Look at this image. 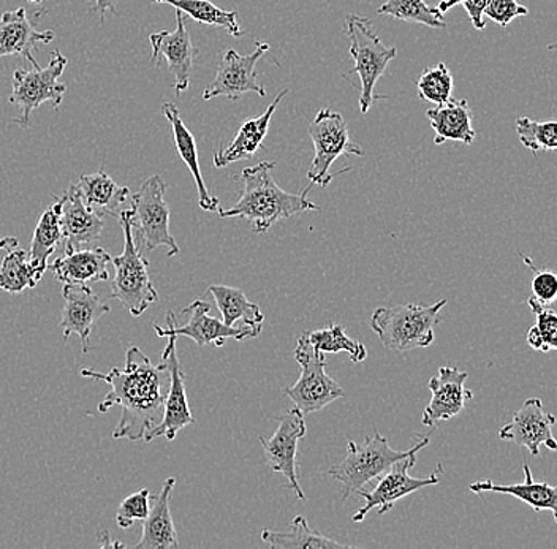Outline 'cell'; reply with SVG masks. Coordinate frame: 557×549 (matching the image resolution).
Returning a JSON list of instances; mask_svg holds the SVG:
<instances>
[{
  "instance_id": "cell-1",
  "label": "cell",
  "mask_w": 557,
  "mask_h": 549,
  "mask_svg": "<svg viewBox=\"0 0 557 549\" xmlns=\"http://www.w3.org/2000/svg\"><path fill=\"white\" fill-rule=\"evenodd\" d=\"M82 375L110 385L111 391L100 402L99 412L107 413L114 405L122 409L114 439L138 442L162 422L170 388V370L165 361L156 366L138 347L132 346L125 353L124 371L113 367L110 373L102 374L82 370Z\"/></svg>"
},
{
  "instance_id": "cell-2",
  "label": "cell",
  "mask_w": 557,
  "mask_h": 549,
  "mask_svg": "<svg viewBox=\"0 0 557 549\" xmlns=\"http://www.w3.org/2000/svg\"><path fill=\"white\" fill-rule=\"evenodd\" d=\"M276 169V162L257 163L256 166L243 170L242 180L244 184L243 196L238 203L226 210H219L222 219L242 217L252 224L253 233L263 235L270 230L278 221L292 217V215L306 213V211H319L315 203L306 198L308 190L301 196L285 192L277 186L271 170Z\"/></svg>"
},
{
  "instance_id": "cell-3",
  "label": "cell",
  "mask_w": 557,
  "mask_h": 549,
  "mask_svg": "<svg viewBox=\"0 0 557 549\" xmlns=\"http://www.w3.org/2000/svg\"><path fill=\"white\" fill-rule=\"evenodd\" d=\"M430 436L420 437L409 450H395L388 440L374 429L372 436H366L363 444L348 442L347 457L330 469V475L343 485V499L360 491L366 483L382 477L393 464L418 453L430 444Z\"/></svg>"
},
{
  "instance_id": "cell-4",
  "label": "cell",
  "mask_w": 557,
  "mask_h": 549,
  "mask_svg": "<svg viewBox=\"0 0 557 549\" xmlns=\"http://www.w3.org/2000/svg\"><path fill=\"white\" fill-rule=\"evenodd\" d=\"M447 300L435 304H400L393 308L375 309L371 317V328L383 346L396 352H409L424 349L434 342L435 326L438 325V312Z\"/></svg>"
},
{
  "instance_id": "cell-5",
  "label": "cell",
  "mask_w": 557,
  "mask_h": 549,
  "mask_svg": "<svg viewBox=\"0 0 557 549\" xmlns=\"http://www.w3.org/2000/svg\"><path fill=\"white\" fill-rule=\"evenodd\" d=\"M120 224L124 232V250L111 259L116 274L111 280V298H116L134 317L145 314L149 305L159 301L154 284L149 277V262L139 252L135 239L132 210L122 211Z\"/></svg>"
},
{
  "instance_id": "cell-6",
  "label": "cell",
  "mask_w": 557,
  "mask_h": 549,
  "mask_svg": "<svg viewBox=\"0 0 557 549\" xmlns=\"http://www.w3.org/2000/svg\"><path fill=\"white\" fill-rule=\"evenodd\" d=\"M346 33L355 62L351 73H357L361 82L360 110L366 114L374 100L382 99L374 93L375 85L385 75L389 62L398 55V48L383 43L374 24L366 16L348 15Z\"/></svg>"
},
{
  "instance_id": "cell-7",
  "label": "cell",
  "mask_w": 557,
  "mask_h": 549,
  "mask_svg": "<svg viewBox=\"0 0 557 549\" xmlns=\"http://www.w3.org/2000/svg\"><path fill=\"white\" fill-rule=\"evenodd\" d=\"M69 61L59 50L52 51L47 67H33V71L17 68L13 73V90L10 93V103L20 108V114L13 117L12 124L21 128H29L30 114L44 103L61 107L67 86L59 82Z\"/></svg>"
},
{
  "instance_id": "cell-8",
  "label": "cell",
  "mask_w": 557,
  "mask_h": 549,
  "mask_svg": "<svg viewBox=\"0 0 557 549\" xmlns=\"http://www.w3.org/2000/svg\"><path fill=\"white\" fill-rule=\"evenodd\" d=\"M294 357L301 366V375L292 387L284 388L295 408L302 413L320 412L337 399L346 398V391L326 373L325 353L313 349L305 333L298 337Z\"/></svg>"
},
{
  "instance_id": "cell-9",
  "label": "cell",
  "mask_w": 557,
  "mask_h": 549,
  "mask_svg": "<svg viewBox=\"0 0 557 549\" xmlns=\"http://www.w3.org/2000/svg\"><path fill=\"white\" fill-rule=\"evenodd\" d=\"M309 135L313 142V160L309 166L308 179L312 186L326 187L333 180L331 166L343 155H364L363 148L348 134L343 114L323 108L309 124Z\"/></svg>"
},
{
  "instance_id": "cell-10",
  "label": "cell",
  "mask_w": 557,
  "mask_h": 549,
  "mask_svg": "<svg viewBox=\"0 0 557 549\" xmlns=\"http://www.w3.org/2000/svg\"><path fill=\"white\" fill-rule=\"evenodd\" d=\"M166 184L162 177H148L132 196V222L138 239L148 250L169 249V257L180 253L176 241L170 233V208L165 201Z\"/></svg>"
},
{
  "instance_id": "cell-11",
  "label": "cell",
  "mask_w": 557,
  "mask_h": 549,
  "mask_svg": "<svg viewBox=\"0 0 557 549\" xmlns=\"http://www.w3.org/2000/svg\"><path fill=\"white\" fill-rule=\"evenodd\" d=\"M209 311H211L209 302L195 300L181 312V314H190V320L186 325L177 326L173 312H169L166 314L169 326L162 328V326L154 325L156 335L159 337H190L198 347H205L208 344H214L215 347H224L226 339H256L257 333L249 328V326L225 325L224 320L211 317Z\"/></svg>"
},
{
  "instance_id": "cell-12",
  "label": "cell",
  "mask_w": 557,
  "mask_h": 549,
  "mask_svg": "<svg viewBox=\"0 0 557 549\" xmlns=\"http://www.w3.org/2000/svg\"><path fill=\"white\" fill-rule=\"evenodd\" d=\"M278 427L276 433L268 439L260 436V444L263 447L264 460L268 467L274 474H282L288 479V488L295 492L299 500H306L305 492L299 486L298 474H296V453L298 442L306 436L305 413L298 408L288 410L284 415L277 416Z\"/></svg>"
},
{
  "instance_id": "cell-13",
  "label": "cell",
  "mask_w": 557,
  "mask_h": 549,
  "mask_svg": "<svg viewBox=\"0 0 557 549\" xmlns=\"http://www.w3.org/2000/svg\"><path fill=\"white\" fill-rule=\"evenodd\" d=\"M416 462L417 453L410 454V457L404 458V460L393 464L392 467L382 475L377 486H375L372 491H363V489H360L358 492H360V496L366 500V506L354 514V517H351L354 523L364 521V517L368 516V513L371 512L372 509H379V514L382 516V514L388 513L403 497L413 495V492L428 488V486L437 485L438 479H441L438 478L441 467L437 469L435 474H431L430 477L416 478L409 474L410 469L416 465Z\"/></svg>"
},
{
  "instance_id": "cell-14",
  "label": "cell",
  "mask_w": 557,
  "mask_h": 549,
  "mask_svg": "<svg viewBox=\"0 0 557 549\" xmlns=\"http://www.w3.org/2000/svg\"><path fill=\"white\" fill-rule=\"evenodd\" d=\"M267 51H270V45L264 41H259L256 50L246 55L236 53L235 50H226L222 54L214 82L205 89L203 99L226 97L230 100H238L247 92L259 93L260 97L267 96V89L257 82L256 72L257 62Z\"/></svg>"
},
{
  "instance_id": "cell-15",
  "label": "cell",
  "mask_w": 557,
  "mask_h": 549,
  "mask_svg": "<svg viewBox=\"0 0 557 549\" xmlns=\"http://www.w3.org/2000/svg\"><path fill=\"white\" fill-rule=\"evenodd\" d=\"M169 344L162 353V360L165 361L170 370V388L165 398V410L163 419L159 425L148 431L145 436V442H152L157 437H165L166 440L176 439L177 433L184 427L194 425L195 419L191 415L189 401L186 392V374L183 373L180 360L176 353V336H169Z\"/></svg>"
},
{
  "instance_id": "cell-16",
  "label": "cell",
  "mask_w": 557,
  "mask_h": 549,
  "mask_svg": "<svg viewBox=\"0 0 557 549\" xmlns=\"http://www.w3.org/2000/svg\"><path fill=\"white\" fill-rule=\"evenodd\" d=\"M152 47V64L159 67L165 59L169 71L174 76V90L177 96L189 89L191 71H194L195 50L184 13L176 10V30H160L149 36Z\"/></svg>"
},
{
  "instance_id": "cell-17",
  "label": "cell",
  "mask_w": 557,
  "mask_h": 549,
  "mask_svg": "<svg viewBox=\"0 0 557 549\" xmlns=\"http://www.w3.org/2000/svg\"><path fill=\"white\" fill-rule=\"evenodd\" d=\"M556 422V416L546 412L539 398H529L515 413L511 423L500 427L499 437L507 442L525 447L532 457H539L542 445L548 450L557 451V440L553 436Z\"/></svg>"
},
{
  "instance_id": "cell-18",
  "label": "cell",
  "mask_w": 557,
  "mask_h": 549,
  "mask_svg": "<svg viewBox=\"0 0 557 549\" xmlns=\"http://www.w3.org/2000/svg\"><path fill=\"white\" fill-rule=\"evenodd\" d=\"M468 377L469 374L458 367L444 366L438 370V374L428 384L433 396L421 419L424 426L437 427L465 410L466 402L473 399V392L465 387Z\"/></svg>"
},
{
  "instance_id": "cell-19",
  "label": "cell",
  "mask_w": 557,
  "mask_h": 549,
  "mask_svg": "<svg viewBox=\"0 0 557 549\" xmlns=\"http://www.w3.org/2000/svg\"><path fill=\"white\" fill-rule=\"evenodd\" d=\"M65 305L62 311L61 328L64 339L76 335L82 339L83 352H89V337L94 325L110 312V305L97 297L89 285L65 284L62 287Z\"/></svg>"
},
{
  "instance_id": "cell-20",
  "label": "cell",
  "mask_w": 557,
  "mask_h": 549,
  "mask_svg": "<svg viewBox=\"0 0 557 549\" xmlns=\"http://www.w3.org/2000/svg\"><path fill=\"white\" fill-rule=\"evenodd\" d=\"M59 201L65 253L82 249L83 246L96 245L104 228L103 215L86 207L76 184H70L67 192Z\"/></svg>"
},
{
  "instance_id": "cell-21",
  "label": "cell",
  "mask_w": 557,
  "mask_h": 549,
  "mask_svg": "<svg viewBox=\"0 0 557 549\" xmlns=\"http://www.w3.org/2000/svg\"><path fill=\"white\" fill-rule=\"evenodd\" d=\"M54 37L52 30H38L23 7L0 16V58L21 55L33 67H38L34 50L38 45L51 43Z\"/></svg>"
},
{
  "instance_id": "cell-22",
  "label": "cell",
  "mask_w": 557,
  "mask_h": 549,
  "mask_svg": "<svg viewBox=\"0 0 557 549\" xmlns=\"http://www.w3.org/2000/svg\"><path fill=\"white\" fill-rule=\"evenodd\" d=\"M288 89L281 90L276 99L273 100L270 107L264 110L263 114L257 117H250L246 123L239 127L236 137L230 141L228 146L222 148L221 151L215 152L214 165L218 169H225L232 163L239 162L252 158L259 149L263 148L264 138H267L268 130H270L271 120H273L274 111L287 96Z\"/></svg>"
},
{
  "instance_id": "cell-23",
  "label": "cell",
  "mask_w": 557,
  "mask_h": 549,
  "mask_svg": "<svg viewBox=\"0 0 557 549\" xmlns=\"http://www.w3.org/2000/svg\"><path fill=\"white\" fill-rule=\"evenodd\" d=\"M113 257L102 248L78 249L52 262L55 279L62 284H92L108 280V265Z\"/></svg>"
},
{
  "instance_id": "cell-24",
  "label": "cell",
  "mask_w": 557,
  "mask_h": 549,
  "mask_svg": "<svg viewBox=\"0 0 557 549\" xmlns=\"http://www.w3.org/2000/svg\"><path fill=\"white\" fill-rule=\"evenodd\" d=\"M162 114L169 123L172 124L174 145H176L177 154L186 163L187 169L190 170L191 176H194L195 186H197L198 203L203 211L209 213H215L221 210V203L219 198L212 196L209 192L207 183H205L203 176H201L200 162H198V149L197 141H195L194 135L187 125L181 120L180 111L176 105L172 102H165L162 105Z\"/></svg>"
},
{
  "instance_id": "cell-25",
  "label": "cell",
  "mask_w": 557,
  "mask_h": 549,
  "mask_svg": "<svg viewBox=\"0 0 557 549\" xmlns=\"http://www.w3.org/2000/svg\"><path fill=\"white\" fill-rule=\"evenodd\" d=\"M176 485V478L170 477L163 483L162 491L154 497L148 517L143 521L141 540L135 545L137 549H177V532L174 529L170 497Z\"/></svg>"
},
{
  "instance_id": "cell-26",
  "label": "cell",
  "mask_w": 557,
  "mask_h": 549,
  "mask_svg": "<svg viewBox=\"0 0 557 549\" xmlns=\"http://www.w3.org/2000/svg\"><path fill=\"white\" fill-rule=\"evenodd\" d=\"M522 471H524V482L518 483V485H497L491 479H483V482L472 483L469 489L475 495L499 492V495L515 496L525 506L531 507L534 512L548 510L555 516L557 524V486L535 482L528 464L522 465Z\"/></svg>"
},
{
  "instance_id": "cell-27",
  "label": "cell",
  "mask_w": 557,
  "mask_h": 549,
  "mask_svg": "<svg viewBox=\"0 0 557 549\" xmlns=\"http://www.w3.org/2000/svg\"><path fill=\"white\" fill-rule=\"evenodd\" d=\"M426 117L435 134L434 145L445 141L472 145L475 141L476 132L472 127V111L468 100L450 99L428 110Z\"/></svg>"
},
{
  "instance_id": "cell-28",
  "label": "cell",
  "mask_w": 557,
  "mask_h": 549,
  "mask_svg": "<svg viewBox=\"0 0 557 549\" xmlns=\"http://www.w3.org/2000/svg\"><path fill=\"white\" fill-rule=\"evenodd\" d=\"M208 291L214 297L225 325L249 326L257 333V336L260 335L263 329L264 315L261 314L259 304L247 300L242 288L214 284L209 285Z\"/></svg>"
},
{
  "instance_id": "cell-29",
  "label": "cell",
  "mask_w": 557,
  "mask_h": 549,
  "mask_svg": "<svg viewBox=\"0 0 557 549\" xmlns=\"http://www.w3.org/2000/svg\"><path fill=\"white\" fill-rule=\"evenodd\" d=\"M76 189H78L86 207L103 215V217L116 213L117 208H121L127 201V198L132 197L128 187L117 186L103 170L94 173V175L79 177Z\"/></svg>"
},
{
  "instance_id": "cell-30",
  "label": "cell",
  "mask_w": 557,
  "mask_h": 549,
  "mask_svg": "<svg viewBox=\"0 0 557 549\" xmlns=\"http://www.w3.org/2000/svg\"><path fill=\"white\" fill-rule=\"evenodd\" d=\"M61 201L55 198L54 203L47 208L35 227L33 241H30L29 260L41 277L47 273L48 260L51 253L62 242Z\"/></svg>"
},
{
  "instance_id": "cell-31",
  "label": "cell",
  "mask_w": 557,
  "mask_h": 549,
  "mask_svg": "<svg viewBox=\"0 0 557 549\" xmlns=\"http://www.w3.org/2000/svg\"><path fill=\"white\" fill-rule=\"evenodd\" d=\"M261 540L273 549H326V548H354V545L341 544L309 526L305 516H296L292 521L290 531L261 532Z\"/></svg>"
},
{
  "instance_id": "cell-32",
  "label": "cell",
  "mask_w": 557,
  "mask_h": 549,
  "mask_svg": "<svg viewBox=\"0 0 557 549\" xmlns=\"http://www.w3.org/2000/svg\"><path fill=\"white\" fill-rule=\"evenodd\" d=\"M152 2L172 5L198 23L221 27L232 37H242L244 34L238 24V13L219 9L209 0H152Z\"/></svg>"
},
{
  "instance_id": "cell-33",
  "label": "cell",
  "mask_w": 557,
  "mask_h": 549,
  "mask_svg": "<svg viewBox=\"0 0 557 549\" xmlns=\"http://www.w3.org/2000/svg\"><path fill=\"white\" fill-rule=\"evenodd\" d=\"M41 279L29 260V252L13 248L3 257L0 265V288L9 294H21L26 288H34Z\"/></svg>"
},
{
  "instance_id": "cell-34",
  "label": "cell",
  "mask_w": 557,
  "mask_h": 549,
  "mask_svg": "<svg viewBox=\"0 0 557 549\" xmlns=\"http://www.w3.org/2000/svg\"><path fill=\"white\" fill-rule=\"evenodd\" d=\"M309 342L313 349L322 353H339L347 352L354 363H363L368 358V350L364 344L357 342L347 336L343 325L329 322L325 329H317V332H305Z\"/></svg>"
},
{
  "instance_id": "cell-35",
  "label": "cell",
  "mask_w": 557,
  "mask_h": 549,
  "mask_svg": "<svg viewBox=\"0 0 557 549\" xmlns=\"http://www.w3.org/2000/svg\"><path fill=\"white\" fill-rule=\"evenodd\" d=\"M379 15L406 21V23L423 24L431 29H445L447 23L437 7L428 5L424 0H385L377 10Z\"/></svg>"
},
{
  "instance_id": "cell-36",
  "label": "cell",
  "mask_w": 557,
  "mask_h": 549,
  "mask_svg": "<svg viewBox=\"0 0 557 549\" xmlns=\"http://www.w3.org/2000/svg\"><path fill=\"white\" fill-rule=\"evenodd\" d=\"M418 96L426 102L434 105H442L451 99L453 76L447 65L437 64L434 67H428L420 76L417 83Z\"/></svg>"
},
{
  "instance_id": "cell-37",
  "label": "cell",
  "mask_w": 557,
  "mask_h": 549,
  "mask_svg": "<svg viewBox=\"0 0 557 549\" xmlns=\"http://www.w3.org/2000/svg\"><path fill=\"white\" fill-rule=\"evenodd\" d=\"M517 132L521 145L531 151H556L557 149V121L537 123L531 117H520L517 121Z\"/></svg>"
},
{
  "instance_id": "cell-38",
  "label": "cell",
  "mask_w": 557,
  "mask_h": 549,
  "mask_svg": "<svg viewBox=\"0 0 557 549\" xmlns=\"http://www.w3.org/2000/svg\"><path fill=\"white\" fill-rule=\"evenodd\" d=\"M149 499H151V492L146 488L125 497L120 507H117V526L122 527V529H131L137 521L143 523L148 517L149 510H151Z\"/></svg>"
},
{
  "instance_id": "cell-39",
  "label": "cell",
  "mask_w": 557,
  "mask_h": 549,
  "mask_svg": "<svg viewBox=\"0 0 557 549\" xmlns=\"http://www.w3.org/2000/svg\"><path fill=\"white\" fill-rule=\"evenodd\" d=\"M529 308L537 317L535 328L542 337V352L557 350V314L549 309V305L540 304L534 298H529Z\"/></svg>"
},
{
  "instance_id": "cell-40",
  "label": "cell",
  "mask_w": 557,
  "mask_h": 549,
  "mask_svg": "<svg viewBox=\"0 0 557 549\" xmlns=\"http://www.w3.org/2000/svg\"><path fill=\"white\" fill-rule=\"evenodd\" d=\"M525 265L534 271L532 295L534 300L543 305H552L557 301V273L553 270H539L529 257L521 255Z\"/></svg>"
},
{
  "instance_id": "cell-41",
  "label": "cell",
  "mask_w": 557,
  "mask_h": 549,
  "mask_svg": "<svg viewBox=\"0 0 557 549\" xmlns=\"http://www.w3.org/2000/svg\"><path fill=\"white\" fill-rule=\"evenodd\" d=\"M529 10L522 7L518 0H490L485 10V16L500 27H507L511 21L528 15Z\"/></svg>"
},
{
  "instance_id": "cell-42",
  "label": "cell",
  "mask_w": 557,
  "mask_h": 549,
  "mask_svg": "<svg viewBox=\"0 0 557 549\" xmlns=\"http://www.w3.org/2000/svg\"><path fill=\"white\" fill-rule=\"evenodd\" d=\"M487 3H490V0H465L461 3L476 30H483L486 27L485 10Z\"/></svg>"
},
{
  "instance_id": "cell-43",
  "label": "cell",
  "mask_w": 557,
  "mask_h": 549,
  "mask_svg": "<svg viewBox=\"0 0 557 549\" xmlns=\"http://www.w3.org/2000/svg\"><path fill=\"white\" fill-rule=\"evenodd\" d=\"M117 0H96V5L90 9V12L99 13L100 20H104L108 12L116 13Z\"/></svg>"
},
{
  "instance_id": "cell-44",
  "label": "cell",
  "mask_w": 557,
  "mask_h": 549,
  "mask_svg": "<svg viewBox=\"0 0 557 549\" xmlns=\"http://www.w3.org/2000/svg\"><path fill=\"white\" fill-rule=\"evenodd\" d=\"M99 537H100V547H102V548H108V547L124 548V545L120 544V541L111 540L110 534H108L107 531H104L103 534H102V532H100Z\"/></svg>"
},
{
  "instance_id": "cell-45",
  "label": "cell",
  "mask_w": 557,
  "mask_h": 549,
  "mask_svg": "<svg viewBox=\"0 0 557 549\" xmlns=\"http://www.w3.org/2000/svg\"><path fill=\"white\" fill-rule=\"evenodd\" d=\"M462 2H465V0H441V2L437 3V10L442 15H445V13L450 12L453 7L461 5Z\"/></svg>"
},
{
  "instance_id": "cell-46",
  "label": "cell",
  "mask_w": 557,
  "mask_h": 549,
  "mask_svg": "<svg viewBox=\"0 0 557 549\" xmlns=\"http://www.w3.org/2000/svg\"><path fill=\"white\" fill-rule=\"evenodd\" d=\"M17 245H20V242H17V239L13 238V236H7V238L0 239V250L17 248Z\"/></svg>"
},
{
  "instance_id": "cell-47",
  "label": "cell",
  "mask_w": 557,
  "mask_h": 549,
  "mask_svg": "<svg viewBox=\"0 0 557 549\" xmlns=\"http://www.w3.org/2000/svg\"><path fill=\"white\" fill-rule=\"evenodd\" d=\"M27 2L35 3V5H41V2H44V0H27Z\"/></svg>"
},
{
  "instance_id": "cell-48",
  "label": "cell",
  "mask_w": 557,
  "mask_h": 549,
  "mask_svg": "<svg viewBox=\"0 0 557 549\" xmlns=\"http://www.w3.org/2000/svg\"><path fill=\"white\" fill-rule=\"evenodd\" d=\"M548 50H557V41L556 43L548 45Z\"/></svg>"
},
{
  "instance_id": "cell-49",
  "label": "cell",
  "mask_w": 557,
  "mask_h": 549,
  "mask_svg": "<svg viewBox=\"0 0 557 549\" xmlns=\"http://www.w3.org/2000/svg\"><path fill=\"white\" fill-rule=\"evenodd\" d=\"M329 2H330V0H329Z\"/></svg>"
}]
</instances>
